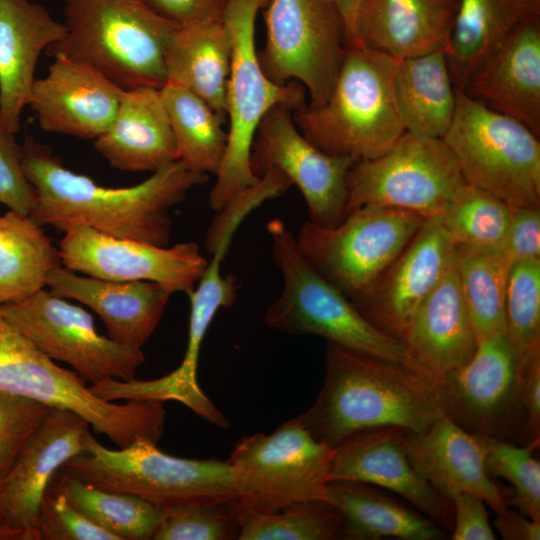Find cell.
<instances>
[{
    "label": "cell",
    "instance_id": "1",
    "mask_svg": "<svg viewBox=\"0 0 540 540\" xmlns=\"http://www.w3.org/2000/svg\"><path fill=\"white\" fill-rule=\"evenodd\" d=\"M22 166L36 193L30 216L65 232L84 226L104 234L168 246L171 211L209 175L176 161L130 187H104L65 167L52 149L27 136Z\"/></svg>",
    "mask_w": 540,
    "mask_h": 540
},
{
    "label": "cell",
    "instance_id": "2",
    "mask_svg": "<svg viewBox=\"0 0 540 540\" xmlns=\"http://www.w3.org/2000/svg\"><path fill=\"white\" fill-rule=\"evenodd\" d=\"M325 363L318 397L295 418L332 448L378 428L421 432L445 415L437 379L420 369L331 342Z\"/></svg>",
    "mask_w": 540,
    "mask_h": 540
},
{
    "label": "cell",
    "instance_id": "3",
    "mask_svg": "<svg viewBox=\"0 0 540 540\" xmlns=\"http://www.w3.org/2000/svg\"><path fill=\"white\" fill-rule=\"evenodd\" d=\"M66 34L46 49L87 64L123 90L167 82L165 55L179 25L142 0H65Z\"/></svg>",
    "mask_w": 540,
    "mask_h": 540
},
{
    "label": "cell",
    "instance_id": "4",
    "mask_svg": "<svg viewBox=\"0 0 540 540\" xmlns=\"http://www.w3.org/2000/svg\"><path fill=\"white\" fill-rule=\"evenodd\" d=\"M396 61L348 47L325 103L293 111L300 132L325 153L355 162L386 152L405 132L393 93Z\"/></svg>",
    "mask_w": 540,
    "mask_h": 540
},
{
    "label": "cell",
    "instance_id": "5",
    "mask_svg": "<svg viewBox=\"0 0 540 540\" xmlns=\"http://www.w3.org/2000/svg\"><path fill=\"white\" fill-rule=\"evenodd\" d=\"M266 230L283 280L280 295L264 316L269 328L319 336L358 353L420 369L402 341L372 325L348 297L308 264L283 220L271 219Z\"/></svg>",
    "mask_w": 540,
    "mask_h": 540
},
{
    "label": "cell",
    "instance_id": "6",
    "mask_svg": "<svg viewBox=\"0 0 540 540\" xmlns=\"http://www.w3.org/2000/svg\"><path fill=\"white\" fill-rule=\"evenodd\" d=\"M59 472L100 489L136 496L160 509L223 505L238 497L234 471L227 461L176 457L149 439L114 450L89 433L85 452Z\"/></svg>",
    "mask_w": 540,
    "mask_h": 540
},
{
    "label": "cell",
    "instance_id": "7",
    "mask_svg": "<svg viewBox=\"0 0 540 540\" xmlns=\"http://www.w3.org/2000/svg\"><path fill=\"white\" fill-rule=\"evenodd\" d=\"M0 390L37 400L83 417L94 432L118 448L138 439L158 442L166 411L163 403L96 397L75 371L57 365L3 315L0 309Z\"/></svg>",
    "mask_w": 540,
    "mask_h": 540
},
{
    "label": "cell",
    "instance_id": "8",
    "mask_svg": "<svg viewBox=\"0 0 540 540\" xmlns=\"http://www.w3.org/2000/svg\"><path fill=\"white\" fill-rule=\"evenodd\" d=\"M268 0H230L224 15L233 53L227 86L228 142L222 166L209 195L215 212L256 183L250 166L252 143L266 113L277 105L293 111L307 105L305 88L297 81L277 84L262 71L255 47V21Z\"/></svg>",
    "mask_w": 540,
    "mask_h": 540
},
{
    "label": "cell",
    "instance_id": "9",
    "mask_svg": "<svg viewBox=\"0 0 540 540\" xmlns=\"http://www.w3.org/2000/svg\"><path fill=\"white\" fill-rule=\"evenodd\" d=\"M442 140L466 183L511 208L540 207L539 137L522 123L457 90Z\"/></svg>",
    "mask_w": 540,
    "mask_h": 540
},
{
    "label": "cell",
    "instance_id": "10",
    "mask_svg": "<svg viewBox=\"0 0 540 540\" xmlns=\"http://www.w3.org/2000/svg\"><path fill=\"white\" fill-rule=\"evenodd\" d=\"M424 221L408 210L364 205L333 227L305 222L295 240L308 264L351 298L377 281Z\"/></svg>",
    "mask_w": 540,
    "mask_h": 540
},
{
    "label": "cell",
    "instance_id": "11",
    "mask_svg": "<svg viewBox=\"0 0 540 540\" xmlns=\"http://www.w3.org/2000/svg\"><path fill=\"white\" fill-rule=\"evenodd\" d=\"M334 448L295 417L271 434L240 439L226 460L233 468L237 504L268 513L308 500H326Z\"/></svg>",
    "mask_w": 540,
    "mask_h": 540
},
{
    "label": "cell",
    "instance_id": "12",
    "mask_svg": "<svg viewBox=\"0 0 540 540\" xmlns=\"http://www.w3.org/2000/svg\"><path fill=\"white\" fill-rule=\"evenodd\" d=\"M266 43L258 52L273 82L297 81L319 107L327 100L348 48L343 18L334 0H268Z\"/></svg>",
    "mask_w": 540,
    "mask_h": 540
},
{
    "label": "cell",
    "instance_id": "13",
    "mask_svg": "<svg viewBox=\"0 0 540 540\" xmlns=\"http://www.w3.org/2000/svg\"><path fill=\"white\" fill-rule=\"evenodd\" d=\"M441 138L404 132L386 152L356 162L347 176V215L364 205L441 215L466 185Z\"/></svg>",
    "mask_w": 540,
    "mask_h": 540
},
{
    "label": "cell",
    "instance_id": "14",
    "mask_svg": "<svg viewBox=\"0 0 540 540\" xmlns=\"http://www.w3.org/2000/svg\"><path fill=\"white\" fill-rule=\"evenodd\" d=\"M0 309L44 354L67 363L92 384L106 379H134L145 362L142 349L99 334L90 313L50 290L43 288Z\"/></svg>",
    "mask_w": 540,
    "mask_h": 540
},
{
    "label": "cell",
    "instance_id": "15",
    "mask_svg": "<svg viewBox=\"0 0 540 540\" xmlns=\"http://www.w3.org/2000/svg\"><path fill=\"white\" fill-rule=\"evenodd\" d=\"M522 360L506 333L478 339L468 362L437 379L444 414L472 434L520 444Z\"/></svg>",
    "mask_w": 540,
    "mask_h": 540
},
{
    "label": "cell",
    "instance_id": "16",
    "mask_svg": "<svg viewBox=\"0 0 540 540\" xmlns=\"http://www.w3.org/2000/svg\"><path fill=\"white\" fill-rule=\"evenodd\" d=\"M356 162L330 155L298 129L293 110L270 109L261 120L251 148L250 166L260 177L268 169L282 172L303 195L310 222L333 227L347 216V176Z\"/></svg>",
    "mask_w": 540,
    "mask_h": 540
},
{
    "label": "cell",
    "instance_id": "17",
    "mask_svg": "<svg viewBox=\"0 0 540 540\" xmlns=\"http://www.w3.org/2000/svg\"><path fill=\"white\" fill-rule=\"evenodd\" d=\"M62 266L109 281H149L189 295L208 264L195 242L171 247L118 238L84 226L64 232Z\"/></svg>",
    "mask_w": 540,
    "mask_h": 540
},
{
    "label": "cell",
    "instance_id": "18",
    "mask_svg": "<svg viewBox=\"0 0 540 540\" xmlns=\"http://www.w3.org/2000/svg\"><path fill=\"white\" fill-rule=\"evenodd\" d=\"M455 254L440 216L427 218L377 281L349 300L372 325L403 342L418 307L454 266Z\"/></svg>",
    "mask_w": 540,
    "mask_h": 540
},
{
    "label": "cell",
    "instance_id": "19",
    "mask_svg": "<svg viewBox=\"0 0 540 540\" xmlns=\"http://www.w3.org/2000/svg\"><path fill=\"white\" fill-rule=\"evenodd\" d=\"M89 427L78 414L50 407L4 475L1 521L23 540H37L36 526L46 492L60 468L85 452Z\"/></svg>",
    "mask_w": 540,
    "mask_h": 540
},
{
    "label": "cell",
    "instance_id": "20",
    "mask_svg": "<svg viewBox=\"0 0 540 540\" xmlns=\"http://www.w3.org/2000/svg\"><path fill=\"white\" fill-rule=\"evenodd\" d=\"M331 480L357 481L388 489L442 529L453 530L452 500L438 492L412 465L404 429L365 431L334 448Z\"/></svg>",
    "mask_w": 540,
    "mask_h": 540
},
{
    "label": "cell",
    "instance_id": "21",
    "mask_svg": "<svg viewBox=\"0 0 540 540\" xmlns=\"http://www.w3.org/2000/svg\"><path fill=\"white\" fill-rule=\"evenodd\" d=\"M35 79L27 106L40 128L95 140L112 123L125 90L87 64L58 55Z\"/></svg>",
    "mask_w": 540,
    "mask_h": 540
},
{
    "label": "cell",
    "instance_id": "22",
    "mask_svg": "<svg viewBox=\"0 0 540 540\" xmlns=\"http://www.w3.org/2000/svg\"><path fill=\"white\" fill-rule=\"evenodd\" d=\"M46 286L90 308L103 321L109 338L135 349H142L153 335L174 294L158 283L103 280L62 265L48 273Z\"/></svg>",
    "mask_w": 540,
    "mask_h": 540
},
{
    "label": "cell",
    "instance_id": "23",
    "mask_svg": "<svg viewBox=\"0 0 540 540\" xmlns=\"http://www.w3.org/2000/svg\"><path fill=\"white\" fill-rule=\"evenodd\" d=\"M405 446L415 469L445 497L472 493L496 514L508 507L509 496L486 470L480 436L446 415L424 431L405 430Z\"/></svg>",
    "mask_w": 540,
    "mask_h": 540
},
{
    "label": "cell",
    "instance_id": "24",
    "mask_svg": "<svg viewBox=\"0 0 540 540\" xmlns=\"http://www.w3.org/2000/svg\"><path fill=\"white\" fill-rule=\"evenodd\" d=\"M463 92L540 135V16L520 24Z\"/></svg>",
    "mask_w": 540,
    "mask_h": 540
},
{
    "label": "cell",
    "instance_id": "25",
    "mask_svg": "<svg viewBox=\"0 0 540 540\" xmlns=\"http://www.w3.org/2000/svg\"><path fill=\"white\" fill-rule=\"evenodd\" d=\"M66 34V26L32 0H0V126L16 134L27 106L40 54Z\"/></svg>",
    "mask_w": 540,
    "mask_h": 540
},
{
    "label": "cell",
    "instance_id": "26",
    "mask_svg": "<svg viewBox=\"0 0 540 540\" xmlns=\"http://www.w3.org/2000/svg\"><path fill=\"white\" fill-rule=\"evenodd\" d=\"M457 7L458 0H362L357 44L396 60L443 49Z\"/></svg>",
    "mask_w": 540,
    "mask_h": 540
},
{
    "label": "cell",
    "instance_id": "27",
    "mask_svg": "<svg viewBox=\"0 0 540 540\" xmlns=\"http://www.w3.org/2000/svg\"><path fill=\"white\" fill-rule=\"evenodd\" d=\"M93 147L110 166L128 172L154 173L179 161L160 89L125 90L112 123Z\"/></svg>",
    "mask_w": 540,
    "mask_h": 540
},
{
    "label": "cell",
    "instance_id": "28",
    "mask_svg": "<svg viewBox=\"0 0 540 540\" xmlns=\"http://www.w3.org/2000/svg\"><path fill=\"white\" fill-rule=\"evenodd\" d=\"M477 342L453 266L418 307L403 343L419 368L438 379L468 362Z\"/></svg>",
    "mask_w": 540,
    "mask_h": 540
},
{
    "label": "cell",
    "instance_id": "29",
    "mask_svg": "<svg viewBox=\"0 0 540 540\" xmlns=\"http://www.w3.org/2000/svg\"><path fill=\"white\" fill-rule=\"evenodd\" d=\"M534 16H540V0H458L445 46L455 88L463 91L510 34Z\"/></svg>",
    "mask_w": 540,
    "mask_h": 540
},
{
    "label": "cell",
    "instance_id": "30",
    "mask_svg": "<svg viewBox=\"0 0 540 540\" xmlns=\"http://www.w3.org/2000/svg\"><path fill=\"white\" fill-rule=\"evenodd\" d=\"M232 53L224 20L179 26L165 55L167 81L188 89L226 119Z\"/></svg>",
    "mask_w": 540,
    "mask_h": 540
},
{
    "label": "cell",
    "instance_id": "31",
    "mask_svg": "<svg viewBox=\"0 0 540 540\" xmlns=\"http://www.w3.org/2000/svg\"><path fill=\"white\" fill-rule=\"evenodd\" d=\"M326 501L340 513L346 539L439 540L447 536L431 519L371 484L331 480Z\"/></svg>",
    "mask_w": 540,
    "mask_h": 540
},
{
    "label": "cell",
    "instance_id": "32",
    "mask_svg": "<svg viewBox=\"0 0 540 540\" xmlns=\"http://www.w3.org/2000/svg\"><path fill=\"white\" fill-rule=\"evenodd\" d=\"M393 93L405 132L442 139L457 101L445 48L397 60Z\"/></svg>",
    "mask_w": 540,
    "mask_h": 540
},
{
    "label": "cell",
    "instance_id": "33",
    "mask_svg": "<svg viewBox=\"0 0 540 540\" xmlns=\"http://www.w3.org/2000/svg\"><path fill=\"white\" fill-rule=\"evenodd\" d=\"M61 265L58 248L30 215H0V306L43 289L48 273Z\"/></svg>",
    "mask_w": 540,
    "mask_h": 540
},
{
    "label": "cell",
    "instance_id": "34",
    "mask_svg": "<svg viewBox=\"0 0 540 540\" xmlns=\"http://www.w3.org/2000/svg\"><path fill=\"white\" fill-rule=\"evenodd\" d=\"M161 97L175 139L179 161L188 169L218 174L227 148L226 119L188 89L167 81Z\"/></svg>",
    "mask_w": 540,
    "mask_h": 540
},
{
    "label": "cell",
    "instance_id": "35",
    "mask_svg": "<svg viewBox=\"0 0 540 540\" xmlns=\"http://www.w3.org/2000/svg\"><path fill=\"white\" fill-rule=\"evenodd\" d=\"M511 265L501 249L456 246L454 267L478 339L506 333L505 299Z\"/></svg>",
    "mask_w": 540,
    "mask_h": 540
},
{
    "label": "cell",
    "instance_id": "36",
    "mask_svg": "<svg viewBox=\"0 0 540 540\" xmlns=\"http://www.w3.org/2000/svg\"><path fill=\"white\" fill-rule=\"evenodd\" d=\"M97 526L118 540H151L161 519V509L133 495L107 491L59 471L50 486Z\"/></svg>",
    "mask_w": 540,
    "mask_h": 540
},
{
    "label": "cell",
    "instance_id": "37",
    "mask_svg": "<svg viewBox=\"0 0 540 540\" xmlns=\"http://www.w3.org/2000/svg\"><path fill=\"white\" fill-rule=\"evenodd\" d=\"M239 540L346 539L343 519L326 500L302 501L275 512H256L230 503Z\"/></svg>",
    "mask_w": 540,
    "mask_h": 540
},
{
    "label": "cell",
    "instance_id": "38",
    "mask_svg": "<svg viewBox=\"0 0 540 540\" xmlns=\"http://www.w3.org/2000/svg\"><path fill=\"white\" fill-rule=\"evenodd\" d=\"M514 208L466 184L439 215L456 246L501 249Z\"/></svg>",
    "mask_w": 540,
    "mask_h": 540
},
{
    "label": "cell",
    "instance_id": "39",
    "mask_svg": "<svg viewBox=\"0 0 540 540\" xmlns=\"http://www.w3.org/2000/svg\"><path fill=\"white\" fill-rule=\"evenodd\" d=\"M505 318L506 335L522 357L540 349V259L512 263Z\"/></svg>",
    "mask_w": 540,
    "mask_h": 540
},
{
    "label": "cell",
    "instance_id": "40",
    "mask_svg": "<svg viewBox=\"0 0 540 540\" xmlns=\"http://www.w3.org/2000/svg\"><path fill=\"white\" fill-rule=\"evenodd\" d=\"M480 439L488 474L506 479L514 488L508 504L528 518L540 520V463L532 455L537 447L487 436Z\"/></svg>",
    "mask_w": 540,
    "mask_h": 540
},
{
    "label": "cell",
    "instance_id": "41",
    "mask_svg": "<svg viewBox=\"0 0 540 540\" xmlns=\"http://www.w3.org/2000/svg\"><path fill=\"white\" fill-rule=\"evenodd\" d=\"M230 503L162 508L160 523L152 540L238 539L239 525Z\"/></svg>",
    "mask_w": 540,
    "mask_h": 540
},
{
    "label": "cell",
    "instance_id": "42",
    "mask_svg": "<svg viewBox=\"0 0 540 540\" xmlns=\"http://www.w3.org/2000/svg\"><path fill=\"white\" fill-rule=\"evenodd\" d=\"M49 406L0 390V473L5 475L39 426Z\"/></svg>",
    "mask_w": 540,
    "mask_h": 540
},
{
    "label": "cell",
    "instance_id": "43",
    "mask_svg": "<svg viewBox=\"0 0 540 540\" xmlns=\"http://www.w3.org/2000/svg\"><path fill=\"white\" fill-rule=\"evenodd\" d=\"M36 534L37 540H118L74 508L62 492L50 487L41 504Z\"/></svg>",
    "mask_w": 540,
    "mask_h": 540
},
{
    "label": "cell",
    "instance_id": "44",
    "mask_svg": "<svg viewBox=\"0 0 540 540\" xmlns=\"http://www.w3.org/2000/svg\"><path fill=\"white\" fill-rule=\"evenodd\" d=\"M36 193L22 166L21 145L15 134L0 126V204L8 210L30 215Z\"/></svg>",
    "mask_w": 540,
    "mask_h": 540
},
{
    "label": "cell",
    "instance_id": "45",
    "mask_svg": "<svg viewBox=\"0 0 540 540\" xmlns=\"http://www.w3.org/2000/svg\"><path fill=\"white\" fill-rule=\"evenodd\" d=\"M518 398L524 413L522 445L538 447L540 442V349L523 357Z\"/></svg>",
    "mask_w": 540,
    "mask_h": 540
},
{
    "label": "cell",
    "instance_id": "46",
    "mask_svg": "<svg viewBox=\"0 0 540 540\" xmlns=\"http://www.w3.org/2000/svg\"><path fill=\"white\" fill-rule=\"evenodd\" d=\"M501 250L512 263L540 259V207L513 209Z\"/></svg>",
    "mask_w": 540,
    "mask_h": 540
},
{
    "label": "cell",
    "instance_id": "47",
    "mask_svg": "<svg viewBox=\"0 0 540 540\" xmlns=\"http://www.w3.org/2000/svg\"><path fill=\"white\" fill-rule=\"evenodd\" d=\"M454 526L452 540H495L497 536L489 522L485 501L472 493L452 498Z\"/></svg>",
    "mask_w": 540,
    "mask_h": 540
},
{
    "label": "cell",
    "instance_id": "48",
    "mask_svg": "<svg viewBox=\"0 0 540 540\" xmlns=\"http://www.w3.org/2000/svg\"><path fill=\"white\" fill-rule=\"evenodd\" d=\"M159 16L179 26L223 20L230 0H142Z\"/></svg>",
    "mask_w": 540,
    "mask_h": 540
},
{
    "label": "cell",
    "instance_id": "49",
    "mask_svg": "<svg viewBox=\"0 0 540 540\" xmlns=\"http://www.w3.org/2000/svg\"><path fill=\"white\" fill-rule=\"evenodd\" d=\"M494 527L504 540H539L540 520H533L508 507L496 514Z\"/></svg>",
    "mask_w": 540,
    "mask_h": 540
},
{
    "label": "cell",
    "instance_id": "50",
    "mask_svg": "<svg viewBox=\"0 0 540 540\" xmlns=\"http://www.w3.org/2000/svg\"><path fill=\"white\" fill-rule=\"evenodd\" d=\"M343 18L348 47L358 46L356 39V19L362 0H334Z\"/></svg>",
    "mask_w": 540,
    "mask_h": 540
},
{
    "label": "cell",
    "instance_id": "51",
    "mask_svg": "<svg viewBox=\"0 0 540 540\" xmlns=\"http://www.w3.org/2000/svg\"><path fill=\"white\" fill-rule=\"evenodd\" d=\"M3 477H4V475H2L0 473V496H1V487H2ZM0 523H2V521H1V502H0Z\"/></svg>",
    "mask_w": 540,
    "mask_h": 540
}]
</instances>
